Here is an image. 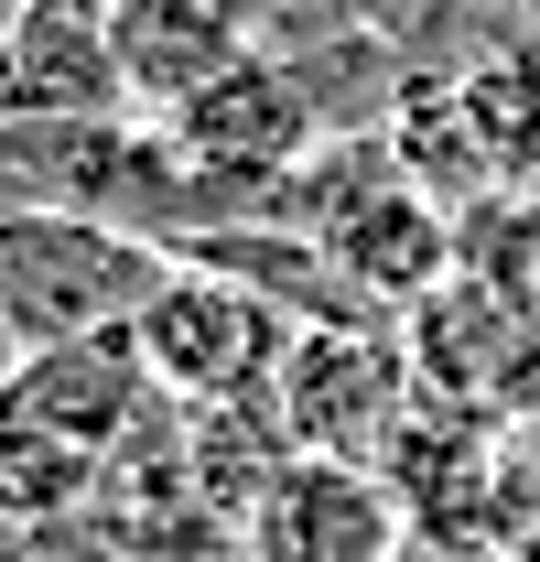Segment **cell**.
Wrapping results in <instances>:
<instances>
[{
	"label": "cell",
	"instance_id": "1",
	"mask_svg": "<svg viewBox=\"0 0 540 562\" xmlns=\"http://www.w3.org/2000/svg\"><path fill=\"white\" fill-rule=\"evenodd\" d=\"M162 281H173V249H151V238L109 227V216H66V206L0 216V325H11L22 357L131 336Z\"/></svg>",
	"mask_w": 540,
	"mask_h": 562
},
{
	"label": "cell",
	"instance_id": "2",
	"mask_svg": "<svg viewBox=\"0 0 540 562\" xmlns=\"http://www.w3.org/2000/svg\"><path fill=\"white\" fill-rule=\"evenodd\" d=\"M131 336H140L151 390H162L173 412H270V390H281L303 325H292L281 303H260L249 281L173 260V281L151 292V314H140Z\"/></svg>",
	"mask_w": 540,
	"mask_h": 562
},
{
	"label": "cell",
	"instance_id": "3",
	"mask_svg": "<svg viewBox=\"0 0 540 562\" xmlns=\"http://www.w3.org/2000/svg\"><path fill=\"white\" fill-rule=\"evenodd\" d=\"M410 357L401 336H368V325H303L292 368L270 390V432L292 454H325V465H390L410 422Z\"/></svg>",
	"mask_w": 540,
	"mask_h": 562
},
{
	"label": "cell",
	"instance_id": "4",
	"mask_svg": "<svg viewBox=\"0 0 540 562\" xmlns=\"http://www.w3.org/2000/svg\"><path fill=\"white\" fill-rule=\"evenodd\" d=\"M162 131L173 151L195 162L205 184H227V195H270L281 173H303L314 151H325V109H314V87L281 66V55H238V66H216L205 87H184L173 109H162Z\"/></svg>",
	"mask_w": 540,
	"mask_h": 562
},
{
	"label": "cell",
	"instance_id": "5",
	"mask_svg": "<svg viewBox=\"0 0 540 562\" xmlns=\"http://www.w3.org/2000/svg\"><path fill=\"white\" fill-rule=\"evenodd\" d=\"M131 109L140 98L109 0H22V22L0 33V120L55 131V120H131Z\"/></svg>",
	"mask_w": 540,
	"mask_h": 562
},
{
	"label": "cell",
	"instance_id": "6",
	"mask_svg": "<svg viewBox=\"0 0 540 562\" xmlns=\"http://www.w3.org/2000/svg\"><path fill=\"white\" fill-rule=\"evenodd\" d=\"M249 552L260 562H401L410 508L379 465H325V454H281V476L249 508Z\"/></svg>",
	"mask_w": 540,
	"mask_h": 562
},
{
	"label": "cell",
	"instance_id": "7",
	"mask_svg": "<svg viewBox=\"0 0 540 562\" xmlns=\"http://www.w3.org/2000/svg\"><path fill=\"white\" fill-rule=\"evenodd\" d=\"M162 390H151V357L140 336H87V347H44L11 368V390H0V432H44V443H66V454H120L140 432Z\"/></svg>",
	"mask_w": 540,
	"mask_h": 562
},
{
	"label": "cell",
	"instance_id": "8",
	"mask_svg": "<svg viewBox=\"0 0 540 562\" xmlns=\"http://www.w3.org/2000/svg\"><path fill=\"white\" fill-rule=\"evenodd\" d=\"M120 22V66H131V98L162 120L184 87H205L216 66L249 55V0H109Z\"/></svg>",
	"mask_w": 540,
	"mask_h": 562
},
{
	"label": "cell",
	"instance_id": "9",
	"mask_svg": "<svg viewBox=\"0 0 540 562\" xmlns=\"http://www.w3.org/2000/svg\"><path fill=\"white\" fill-rule=\"evenodd\" d=\"M443 76H454V109H465L497 195H540V33L475 44L465 66H443Z\"/></svg>",
	"mask_w": 540,
	"mask_h": 562
},
{
	"label": "cell",
	"instance_id": "10",
	"mask_svg": "<svg viewBox=\"0 0 540 562\" xmlns=\"http://www.w3.org/2000/svg\"><path fill=\"white\" fill-rule=\"evenodd\" d=\"M465 281L497 292L540 336V195H486V206L465 216Z\"/></svg>",
	"mask_w": 540,
	"mask_h": 562
},
{
	"label": "cell",
	"instance_id": "11",
	"mask_svg": "<svg viewBox=\"0 0 540 562\" xmlns=\"http://www.w3.org/2000/svg\"><path fill=\"white\" fill-rule=\"evenodd\" d=\"M11 368H22V347H11V325H0V390H11Z\"/></svg>",
	"mask_w": 540,
	"mask_h": 562
},
{
	"label": "cell",
	"instance_id": "12",
	"mask_svg": "<svg viewBox=\"0 0 540 562\" xmlns=\"http://www.w3.org/2000/svg\"><path fill=\"white\" fill-rule=\"evenodd\" d=\"M11 22H22V0H0V33H11Z\"/></svg>",
	"mask_w": 540,
	"mask_h": 562
}]
</instances>
